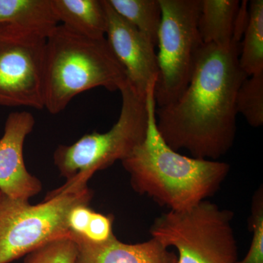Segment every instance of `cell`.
Returning a JSON list of instances; mask_svg holds the SVG:
<instances>
[{
    "label": "cell",
    "instance_id": "cell-1",
    "mask_svg": "<svg viewBox=\"0 0 263 263\" xmlns=\"http://www.w3.org/2000/svg\"><path fill=\"white\" fill-rule=\"evenodd\" d=\"M240 43L202 45L182 94L156 108L157 129L173 149L209 160H218L231 149L237 131V93L248 77L239 65Z\"/></svg>",
    "mask_w": 263,
    "mask_h": 263
},
{
    "label": "cell",
    "instance_id": "cell-2",
    "mask_svg": "<svg viewBox=\"0 0 263 263\" xmlns=\"http://www.w3.org/2000/svg\"><path fill=\"white\" fill-rule=\"evenodd\" d=\"M146 90L148 128L144 140L122 160L136 193L146 195L169 211L186 210L214 196L230 171L226 162L181 155L162 138L157 126L155 86Z\"/></svg>",
    "mask_w": 263,
    "mask_h": 263
},
{
    "label": "cell",
    "instance_id": "cell-3",
    "mask_svg": "<svg viewBox=\"0 0 263 263\" xmlns=\"http://www.w3.org/2000/svg\"><path fill=\"white\" fill-rule=\"evenodd\" d=\"M127 81L106 38L85 37L61 24L46 39L44 98L50 114L63 111L84 91L97 87L120 91Z\"/></svg>",
    "mask_w": 263,
    "mask_h": 263
},
{
    "label": "cell",
    "instance_id": "cell-4",
    "mask_svg": "<svg viewBox=\"0 0 263 263\" xmlns=\"http://www.w3.org/2000/svg\"><path fill=\"white\" fill-rule=\"evenodd\" d=\"M119 91L122 100L120 115L110 130L88 133L70 146L57 147L53 162L67 181L48 196L87 188L95 173L125 160L144 140L148 122L146 93L142 94L128 81Z\"/></svg>",
    "mask_w": 263,
    "mask_h": 263
},
{
    "label": "cell",
    "instance_id": "cell-5",
    "mask_svg": "<svg viewBox=\"0 0 263 263\" xmlns=\"http://www.w3.org/2000/svg\"><path fill=\"white\" fill-rule=\"evenodd\" d=\"M233 213L206 200L186 210L168 211L151 227L152 238L178 251L176 263H237Z\"/></svg>",
    "mask_w": 263,
    "mask_h": 263
},
{
    "label": "cell",
    "instance_id": "cell-6",
    "mask_svg": "<svg viewBox=\"0 0 263 263\" xmlns=\"http://www.w3.org/2000/svg\"><path fill=\"white\" fill-rule=\"evenodd\" d=\"M93 193L80 191L46 196L37 205L0 192V263H10L52 240L70 236L68 216L74 207L89 205Z\"/></svg>",
    "mask_w": 263,
    "mask_h": 263
},
{
    "label": "cell",
    "instance_id": "cell-7",
    "mask_svg": "<svg viewBox=\"0 0 263 263\" xmlns=\"http://www.w3.org/2000/svg\"><path fill=\"white\" fill-rule=\"evenodd\" d=\"M162 20L155 86L157 108L173 103L193 76L202 43L198 29L200 0H160Z\"/></svg>",
    "mask_w": 263,
    "mask_h": 263
},
{
    "label": "cell",
    "instance_id": "cell-8",
    "mask_svg": "<svg viewBox=\"0 0 263 263\" xmlns=\"http://www.w3.org/2000/svg\"><path fill=\"white\" fill-rule=\"evenodd\" d=\"M46 39L0 24V105L45 108Z\"/></svg>",
    "mask_w": 263,
    "mask_h": 263
},
{
    "label": "cell",
    "instance_id": "cell-9",
    "mask_svg": "<svg viewBox=\"0 0 263 263\" xmlns=\"http://www.w3.org/2000/svg\"><path fill=\"white\" fill-rule=\"evenodd\" d=\"M107 15L106 40L125 70L132 86L146 94L148 84L157 81L159 69L155 45L136 27L123 18L103 0Z\"/></svg>",
    "mask_w": 263,
    "mask_h": 263
},
{
    "label": "cell",
    "instance_id": "cell-10",
    "mask_svg": "<svg viewBox=\"0 0 263 263\" xmlns=\"http://www.w3.org/2000/svg\"><path fill=\"white\" fill-rule=\"evenodd\" d=\"M34 124L29 112H13L0 138V192L11 198L29 200L42 190V183L29 174L24 160V141Z\"/></svg>",
    "mask_w": 263,
    "mask_h": 263
},
{
    "label": "cell",
    "instance_id": "cell-11",
    "mask_svg": "<svg viewBox=\"0 0 263 263\" xmlns=\"http://www.w3.org/2000/svg\"><path fill=\"white\" fill-rule=\"evenodd\" d=\"M78 248L76 263H176L177 255L159 240L127 243L115 235L104 243H94L71 233Z\"/></svg>",
    "mask_w": 263,
    "mask_h": 263
},
{
    "label": "cell",
    "instance_id": "cell-12",
    "mask_svg": "<svg viewBox=\"0 0 263 263\" xmlns=\"http://www.w3.org/2000/svg\"><path fill=\"white\" fill-rule=\"evenodd\" d=\"M58 23L52 0H0V24L47 38Z\"/></svg>",
    "mask_w": 263,
    "mask_h": 263
},
{
    "label": "cell",
    "instance_id": "cell-13",
    "mask_svg": "<svg viewBox=\"0 0 263 263\" xmlns=\"http://www.w3.org/2000/svg\"><path fill=\"white\" fill-rule=\"evenodd\" d=\"M59 22L85 37H105L107 15L103 0H52Z\"/></svg>",
    "mask_w": 263,
    "mask_h": 263
},
{
    "label": "cell",
    "instance_id": "cell-14",
    "mask_svg": "<svg viewBox=\"0 0 263 263\" xmlns=\"http://www.w3.org/2000/svg\"><path fill=\"white\" fill-rule=\"evenodd\" d=\"M238 0H200L198 29L203 44L226 46L234 41Z\"/></svg>",
    "mask_w": 263,
    "mask_h": 263
},
{
    "label": "cell",
    "instance_id": "cell-15",
    "mask_svg": "<svg viewBox=\"0 0 263 263\" xmlns=\"http://www.w3.org/2000/svg\"><path fill=\"white\" fill-rule=\"evenodd\" d=\"M240 43L239 65L247 76L263 72V1L249 3V15Z\"/></svg>",
    "mask_w": 263,
    "mask_h": 263
},
{
    "label": "cell",
    "instance_id": "cell-16",
    "mask_svg": "<svg viewBox=\"0 0 263 263\" xmlns=\"http://www.w3.org/2000/svg\"><path fill=\"white\" fill-rule=\"evenodd\" d=\"M112 8L157 46L162 9L160 0H107Z\"/></svg>",
    "mask_w": 263,
    "mask_h": 263
},
{
    "label": "cell",
    "instance_id": "cell-17",
    "mask_svg": "<svg viewBox=\"0 0 263 263\" xmlns=\"http://www.w3.org/2000/svg\"><path fill=\"white\" fill-rule=\"evenodd\" d=\"M236 109L251 127L263 124V72L249 76L240 85L236 97Z\"/></svg>",
    "mask_w": 263,
    "mask_h": 263
},
{
    "label": "cell",
    "instance_id": "cell-18",
    "mask_svg": "<svg viewBox=\"0 0 263 263\" xmlns=\"http://www.w3.org/2000/svg\"><path fill=\"white\" fill-rule=\"evenodd\" d=\"M77 254V245L70 235L48 242L27 254L24 263H76Z\"/></svg>",
    "mask_w": 263,
    "mask_h": 263
},
{
    "label": "cell",
    "instance_id": "cell-19",
    "mask_svg": "<svg viewBox=\"0 0 263 263\" xmlns=\"http://www.w3.org/2000/svg\"><path fill=\"white\" fill-rule=\"evenodd\" d=\"M249 228L252 233L250 247L245 258L237 263H263V188L262 185L252 197Z\"/></svg>",
    "mask_w": 263,
    "mask_h": 263
},
{
    "label": "cell",
    "instance_id": "cell-20",
    "mask_svg": "<svg viewBox=\"0 0 263 263\" xmlns=\"http://www.w3.org/2000/svg\"><path fill=\"white\" fill-rule=\"evenodd\" d=\"M114 216L93 212L89 226L84 235L85 238L94 243H104L114 236Z\"/></svg>",
    "mask_w": 263,
    "mask_h": 263
},
{
    "label": "cell",
    "instance_id": "cell-21",
    "mask_svg": "<svg viewBox=\"0 0 263 263\" xmlns=\"http://www.w3.org/2000/svg\"><path fill=\"white\" fill-rule=\"evenodd\" d=\"M93 212L94 211L86 204H81L74 207L68 216V226L70 233L84 236Z\"/></svg>",
    "mask_w": 263,
    "mask_h": 263
}]
</instances>
